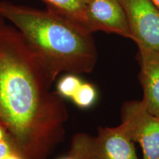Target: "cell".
<instances>
[{"mask_svg": "<svg viewBox=\"0 0 159 159\" xmlns=\"http://www.w3.org/2000/svg\"><path fill=\"white\" fill-rule=\"evenodd\" d=\"M55 79L16 28L0 27V123L25 159H47L64 139L69 113L51 91Z\"/></svg>", "mask_w": 159, "mask_h": 159, "instance_id": "cell-1", "label": "cell"}, {"mask_svg": "<svg viewBox=\"0 0 159 159\" xmlns=\"http://www.w3.org/2000/svg\"><path fill=\"white\" fill-rule=\"evenodd\" d=\"M0 15L19 31L30 48L55 75L93 70L97 50L91 33L52 9L28 8L0 1Z\"/></svg>", "mask_w": 159, "mask_h": 159, "instance_id": "cell-2", "label": "cell"}, {"mask_svg": "<svg viewBox=\"0 0 159 159\" xmlns=\"http://www.w3.org/2000/svg\"><path fill=\"white\" fill-rule=\"evenodd\" d=\"M134 142L122 124L99 128L96 136L75 135L69 154L77 159H139Z\"/></svg>", "mask_w": 159, "mask_h": 159, "instance_id": "cell-3", "label": "cell"}, {"mask_svg": "<svg viewBox=\"0 0 159 159\" xmlns=\"http://www.w3.org/2000/svg\"><path fill=\"white\" fill-rule=\"evenodd\" d=\"M121 124L130 138L141 145L142 159H159V116L151 114L142 100L123 105Z\"/></svg>", "mask_w": 159, "mask_h": 159, "instance_id": "cell-4", "label": "cell"}, {"mask_svg": "<svg viewBox=\"0 0 159 159\" xmlns=\"http://www.w3.org/2000/svg\"><path fill=\"white\" fill-rule=\"evenodd\" d=\"M139 49L159 51V9L152 0H119Z\"/></svg>", "mask_w": 159, "mask_h": 159, "instance_id": "cell-5", "label": "cell"}, {"mask_svg": "<svg viewBox=\"0 0 159 159\" xmlns=\"http://www.w3.org/2000/svg\"><path fill=\"white\" fill-rule=\"evenodd\" d=\"M85 27L91 33L103 31L132 40L119 0H85Z\"/></svg>", "mask_w": 159, "mask_h": 159, "instance_id": "cell-6", "label": "cell"}, {"mask_svg": "<svg viewBox=\"0 0 159 159\" xmlns=\"http://www.w3.org/2000/svg\"><path fill=\"white\" fill-rule=\"evenodd\" d=\"M139 57L142 101L151 114L159 116V51L139 49Z\"/></svg>", "mask_w": 159, "mask_h": 159, "instance_id": "cell-7", "label": "cell"}, {"mask_svg": "<svg viewBox=\"0 0 159 159\" xmlns=\"http://www.w3.org/2000/svg\"><path fill=\"white\" fill-rule=\"evenodd\" d=\"M50 9L85 27V0H42ZM86 29V28H85Z\"/></svg>", "mask_w": 159, "mask_h": 159, "instance_id": "cell-8", "label": "cell"}, {"mask_svg": "<svg viewBox=\"0 0 159 159\" xmlns=\"http://www.w3.org/2000/svg\"><path fill=\"white\" fill-rule=\"evenodd\" d=\"M97 91L96 87L90 83L83 81L71 100L80 108H91L96 102Z\"/></svg>", "mask_w": 159, "mask_h": 159, "instance_id": "cell-9", "label": "cell"}, {"mask_svg": "<svg viewBox=\"0 0 159 159\" xmlns=\"http://www.w3.org/2000/svg\"><path fill=\"white\" fill-rule=\"evenodd\" d=\"M83 81L78 75L68 73L58 80L56 92L62 98L71 99Z\"/></svg>", "mask_w": 159, "mask_h": 159, "instance_id": "cell-10", "label": "cell"}, {"mask_svg": "<svg viewBox=\"0 0 159 159\" xmlns=\"http://www.w3.org/2000/svg\"><path fill=\"white\" fill-rule=\"evenodd\" d=\"M15 150H18L17 148H16L14 143L13 142L11 137H9L8 139L0 142V159Z\"/></svg>", "mask_w": 159, "mask_h": 159, "instance_id": "cell-11", "label": "cell"}, {"mask_svg": "<svg viewBox=\"0 0 159 159\" xmlns=\"http://www.w3.org/2000/svg\"><path fill=\"white\" fill-rule=\"evenodd\" d=\"M1 159H25L18 150H15Z\"/></svg>", "mask_w": 159, "mask_h": 159, "instance_id": "cell-12", "label": "cell"}, {"mask_svg": "<svg viewBox=\"0 0 159 159\" xmlns=\"http://www.w3.org/2000/svg\"><path fill=\"white\" fill-rule=\"evenodd\" d=\"M9 137L10 136L8 133L7 132L6 129L4 128L3 125L0 123V142L5 140V139H8Z\"/></svg>", "mask_w": 159, "mask_h": 159, "instance_id": "cell-13", "label": "cell"}, {"mask_svg": "<svg viewBox=\"0 0 159 159\" xmlns=\"http://www.w3.org/2000/svg\"><path fill=\"white\" fill-rule=\"evenodd\" d=\"M60 159H77V158H75V157L71 156V155L69 154L67 156L63 157V158H60Z\"/></svg>", "mask_w": 159, "mask_h": 159, "instance_id": "cell-14", "label": "cell"}, {"mask_svg": "<svg viewBox=\"0 0 159 159\" xmlns=\"http://www.w3.org/2000/svg\"><path fill=\"white\" fill-rule=\"evenodd\" d=\"M4 25V21H3V17L0 15V27Z\"/></svg>", "mask_w": 159, "mask_h": 159, "instance_id": "cell-15", "label": "cell"}, {"mask_svg": "<svg viewBox=\"0 0 159 159\" xmlns=\"http://www.w3.org/2000/svg\"><path fill=\"white\" fill-rule=\"evenodd\" d=\"M152 1L154 2L155 4H156V6L158 7V9H159V0H152Z\"/></svg>", "mask_w": 159, "mask_h": 159, "instance_id": "cell-16", "label": "cell"}]
</instances>
